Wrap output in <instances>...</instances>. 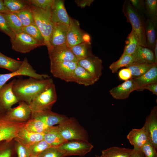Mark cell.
I'll return each mask as SVG.
<instances>
[{
    "label": "cell",
    "mask_w": 157,
    "mask_h": 157,
    "mask_svg": "<svg viewBox=\"0 0 157 157\" xmlns=\"http://www.w3.org/2000/svg\"><path fill=\"white\" fill-rule=\"evenodd\" d=\"M53 83L50 78L38 79L30 77L24 79H16L12 90L19 101H23L29 105L36 96Z\"/></svg>",
    "instance_id": "1"
},
{
    "label": "cell",
    "mask_w": 157,
    "mask_h": 157,
    "mask_svg": "<svg viewBox=\"0 0 157 157\" xmlns=\"http://www.w3.org/2000/svg\"><path fill=\"white\" fill-rule=\"evenodd\" d=\"M14 146L16 157H29L30 156L28 147L15 140Z\"/></svg>",
    "instance_id": "46"
},
{
    "label": "cell",
    "mask_w": 157,
    "mask_h": 157,
    "mask_svg": "<svg viewBox=\"0 0 157 157\" xmlns=\"http://www.w3.org/2000/svg\"><path fill=\"white\" fill-rule=\"evenodd\" d=\"M57 99L55 86L53 83L36 96L29 106L32 112L51 110Z\"/></svg>",
    "instance_id": "5"
},
{
    "label": "cell",
    "mask_w": 157,
    "mask_h": 157,
    "mask_svg": "<svg viewBox=\"0 0 157 157\" xmlns=\"http://www.w3.org/2000/svg\"><path fill=\"white\" fill-rule=\"evenodd\" d=\"M83 39L84 42H90V37L89 35L87 34H84L83 35Z\"/></svg>",
    "instance_id": "53"
},
{
    "label": "cell",
    "mask_w": 157,
    "mask_h": 157,
    "mask_svg": "<svg viewBox=\"0 0 157 157\" xmlns=\"http://www.w3.org/2000/svg\"><path fill=\"white\" fill-rule=\"evenodd\" d=\"M35 24L40 30L48 50L51 48L50 39L54 23L52 19L51 8L43 10L30 5Z\"/></svg>",
    "instance_id": "2"
},
{
    "label": "cell",
    "mask_w": 157,
    "mask_h": 157,
    "mask_svg": "<svg viewBox=\"0 0 157 157\" xmlns=\"http://www.w3.org/2000/svg\"><path fill=\"white\" fill-rule=\"evenodd\" d=\"M50 62V72L53 76L68 82L73 81L74 70L78 62L73 61Z\"/></svg>",
    "instance_id": "9"
},
{
    "label": "cell",
    "mask_w": 157,
    "mask_h": 157,
    "mask_svg": "<svg viewBox=\"0 0 157 157\" xmlns=\"http://www.w3.org/2000/svg\"><path fill=\"white\" fill-rule=\"evenodd\" d=\"M10 40L12 48L15 51L24 53L29 52L37 47L45 46L44 44L24 32L16 34L15 38Z\"/></svg>",
    "instance_id": "6"
},
{
    "label": "cell",
    "mask_w": 157,
    "mask_h": 157,
    "mask_svg": "<svg viewBox=\"0 0 157 157\" xmlns=\"http://www.w3.org/2000/svg\"><path fill=\"white\" fill-rule=\"evenodd\" d=\"M0 31L8 36L10 40L14 39L16 34L10 29L3 14L0 13Z\"/></svg>",
    "instance_id": "43"
},
{
    "label": "cell",
    "mask_w": 157,
    "mask_h": 157,
    "mask_svg": "<svg viewBox=\"0 0 157 157\" xmlns=\"http://www.w3.org/2000/svg\"><path fill=\"white\" fill-rule=\"evenodd\" d=\"M31 5L43 10H47L51 8L54 0H28Z\"/></svg>",
    "instance_id": "44"
},
{
    "label": "cell",
    "mask_w": 157,
    "mask_h": 157,
    "mask_svg": "<svg viewBox=\"0 0 157 157\" xmlns=\"http://www.w3.org/2000/svg\"><path fill=\"white\" fill-rule=\"evenodd\" d=\"M39 157H64L57 148L50 147L45 149L38 156Z\"/></svg>",
    "instance_id": "45"
},
{
    "label": "cell",
    "mask_w": 157,
    "mask_h": 157,
    "mask_svg": "<svg viewBox=\"0 0 157 157\" xmlns=\"http://www.w3.org/2000/svg\"><path fill=\"white\" fill-rule=\"evenodd\" d=\"M43 139L51 147L56 148L67 141L62 137L58 130L57 126L50 127L44 133Z\"/></svg>",
    "instance_id": "25"
},
{
    "label": "cell",
    "mask_w": 157,
    "mask_h": 157,
    "mask_svg": "<svg viewBox=\"0 0 157 157\" xmlns=\"http://www.w3.org/2000/svg\"><path fill=\"white\" fill-rule=\"evenodd\" d=\"M50 147L43 139L30 146L28 148L30 156H38L43 151Z\"/></svg>",
    "instance_id": "41"
},
{
    "label": "cell",
    "mask_w": 157,
    "mask_h": 157,
    "mask_svg": "<svg viewBox=\"0 0 157 157\" xmlns=\"http://www.w3.org/2000/svg\"><path fill=\"white\" fill-rule=\"evenodd\" d=\"M126 137L130 144L134 148L139 149L150 140L148 134L143 126L140 129H132Z\"/></svg>",
    "instance_id": "21"
},
{
    "label": "cell",
    "mask_w": 157,
    "mask_h": 157,
    "mask_svg": "<svg viewBox=\"0 0 157 157\" xmlns=\"http://www.w3.org/2000/svg\"><path fill=\"white\" fill-rule=\"evenodd\" d=\"M24 127L28 131L44 133L51 126H48L40 120L31 118L26 122Z\"/></svg>",
    "instance_id": "30"
},
{
    "label": "cell",
    "mask_w": 157,
    "mask_h": 157,
    "mask_svg": "<svg viewBox=\"0 0 157 157\" xmlns=\"http://www.w3.org/2000/svg\"><path fill=\"white\" fill-rule=\"evenodd\" d=\"M156 23L147 19L145 23V35L147 47L153 51L156 42Z\"/></svg>",
    "instance_id": "27"
},
{
    "label": "cell",
    "mask_w": 157,
    "mask_h": 157,
    "mask_svg": "<svg viewBox=\"0 0 157 157\" xmlns=\"http://www.w3.org/2000/svg\"><path fill=\"white\" fill-rule=\"evenodd\" d=\"M98 79L78 64L73 77V81L79 84L88 86L95 83Z\"/></svg>",
    "instance_id": "24"
},
{
    "label": "cell",
    "mask_w": 157,
    "mask_h": 157,
    "mask_svg": "<svg viewBox=\"0 0 157 157\" xmlns=\"http://www.w3.org/2000/svg\"><path fill=\"white\" fill-rule=\"evenodd\" d=\"M145 13L149 19L157 23V0H146L144 1Z\"/></svg>",
    "instance_id": "39"
},
{
    "label": "cell",
    "mask_w": 157,
    "mask_h": 157,
    "mask_svg": "<svg viewBox=\"0 0 157 157\" xmlns=\"http://www.w3.org/2000/svg\"><path fill=\"white\" fill-rule=\"evenodd\" d=\"M15 78L6 83L0 88V113H4L12 108L14 104L19 102L12 90Z\"/></svg>",
    "instance_id": "11"
},
{
    "label": "cell",
    "mask_w": 157,
    "mask_h": 157,
    "mask_svg": "<svg viewBox=\"0 0 157 157\" xmlns=\"http://www.w3.org/2000/svg\"><path fill=\"white\" fill-rule=\"evenodd\" d=\"M68 118L64 115L56 113L51 110L32 112L31 117V118L41 121L49 126L58 125Z\"/></svg>",
    "instance_id": "13"
},
{
    "label": "cell",
    "mask_w": 157,
    "mask_h": 157,
    "mask_svg": "<svg viewBox=\"0 0 157 157\" xmlns=\"http://www.w3.org/2000/svg\"><path fill=\"white\" fill-rule=\"evenodd\" d=\"M11 13L5 6L4 0H0V13L7 14Z\"/></svg>",
    "instance_id": "52"
},
{
    "label": "cell",
    "mask_w": 157,
    "mask_h": 157,
    "mask_svg": "<svg viewBox=\"0 0 157 157\" xmlns=\"http://www.w3.org/2000/svg\"><path fill=\"white\" fill-rule=\"evenodd\" d=\"M68 27L65 25L54 23L50 39L51 48L66 44Z\"/></svg>",
    "instance_id": "22"
},
{
    "label": "cell",
    "mask_w": 157,
    "mask_h": 157,
    "mask_svg": "<svg viewBox=\"0 0 157 157\" xmlns=\"http://www.w3.org/2000/svg\"><path fill=\"white\" fill-rule=\"evenodd\" d=\"M84 34L80 28L78 22L71 18L67 32L66 45L70 48L76 45L84 42L83 39Z\"/></svg>",
    "instance_id": "17"
},
{
    "label": "cell",
    "mask_w": 157,
    "mask_h": 157,
    "mask_svg": "<svg viewBox=\"0 0 157 157\" xmlns=\"http://www.w3.org/2000/svg\"><path fill=\"white\" fill-rule=\"evenodd\" d=\"M122 11L127 22L131 24L132 29L135 32L138 40L139 45L147 47L145 35V23L142 16L133 7L130 1L128 0L124 1Z\"/></svg>",
    "instance_id": "4"
},
{
    "label": "cell",
    "mask_w": 157,
    "mask_h": 157,
    "mask_svg": "<svg viewBox=\"0 0 157 157\" xmlns=\"http://www.w3.org/2000/svg\"><path fill=\"white\" fill-rule=\"evenodd\" d=\"M78 64L98 80L102 74V61L93 55L79 60Z\"/></svg>",
    "instance_id": "15"
},
{
    "label": "cell",
    "mask_w": 157,
    "mask_h": 157,
    "mask_svg": "<svg viewBox=\"0 0 157 157\" xmlns=\"http://www.w3.org/2000/svg\"><path fill=\"white\" fill-rule=\"evenodd\" d=\"M95 157H101V156H99L97 155H96Z\"/></svg>",
    "instance_id": "56"
},
{
    "label": "cell",
    "mask_w": 157,
    "mask_h": 157,
    "mask_svg": "<svg viewBox=\"0 0 157 157\" xmlns=\"http://www.w3.org/2000/svg\"><path fill=\"white\" fill-rule=\"evenodd\" d=\"M153 51L156 60L157 61V41L154 47Z\"/></svg>",
    "instance_id": "54"
},
{
    "label": "cell",
    "mask_w": 157,
    "mask_h": 157,
    "mask_svg": "<svg viewBox=\"0 0 157 157\" xmlns=\"http://www.w3.org/2000/svg\"><path fill=\"white\" fill-rule=\"evenodd\" d=\"M51 10L52 19L54 23L69 26L71 17L66 11L62 0H54Z\"/></svg>",
    "instance_id": "18"
},
{
    "label": "cell",
    "mask_w": 157,
    "mask_h": 157,
    "mask_svg": "<svg viewBox=\"0 0 157 157\" xmlns=\"http://www.w3.org/2000/svg\"><path fill=\"white\" fill-rule=\"evenodd\" d=\"M4 2L6 7L11 13L20 11L30 6L27 0H4Z\"/></svg>",
    "instance_id": "35"
},
{
    "label": "cell",
    "mask_w": 157,
    "mask_h": 157,
    "mask_svg": "<svg viewBox=\"0 0 157 157\" xmlns=\"http://www.w3.org/2000/svg\"><path fill=\"white\" fill-rule=\"evenodd\" d=\"M134 62V59L132 55H126L120 57L118 60L112 63L109 66V68L113 73H115L120 68L127 67Z\"/></svg>",
    "instance_id": "37"
},
{
    "label": "cell",
    "mask_w": 157,
    "mask_h": 157,
    "mask_svg": "<svg viewBox=\"0 0 157 157\" xmlns=\"http://www.w3.org/2000/svg\"><path fill=\"white\" fill-rule=\"evenodd\" d=\"M70 49L78 61L93 55L91 49L90 43L83 42Z\"/></svg>",
    "instance_id": "28"
},
{
    "label": "cell",
    "mask_w": 157,
    "mask_h": 157,
    "mask_svg": "<svg viewBox=\"0 0 157 157\" xmlns=\"http://www.w3.org/2000/svg\"><path fill=\"white\" fill-rule=\"evenodd\" d=\"M93 147L89 141L70 140L57 148L65 157L72 156H84L91 151Z\"/></svg>",
    "instance_id": "8"
},
{
    "label": "cell",
    "mask_w": 157,
    "mask_h": 157,
    "mask_svg": "<svg viewBox=\"0 0 157 157\" xmlns=\"http://www.w3.org/2000/svg\"><path fill=\"white\" fill-rule=\"evenodd\" d=\"M60 135L65 140H80L88 142L87 131L74 117L68 118L57 125Z\"/></svg>",
    "instance_id": "3"
},
{
    "label": "cell",
    "mask_w": 157,
    "mask_h": 157,
    "mask_svg": "<svg viewBox=\"0 0 157 157\" xmlns=\"http://www.w3.org/2000/svg\"><path fill=\"white\" fill-rule=\"evenodd\" d=\"M29 157H39L38 156H30Z\"/></svg>",
    "instance_id": "55"
},
{
    "label": "cell",
    "mask_w": 157,
    "mask_h": 157,
    "mask_svg": "<svg viewBox=\"0 0 157 157\" xmlns=\"http://www.w3.org/2000/svg\"><path fill=\"white\" fill-rule=\"evenodd\" d=\"M93 0H76L75 1L78 6L81 7H84L86 6H89L92 3Z\"/></svg>",
    "instance_id": "50"
},
{
    "label": "cell",
    "mask_w": 157,
    "mask_h": 157,
    "mask_svg": "<svg viewBox=\"0 0 157 157\" xmlns=\"http://www.w3.org/2000/svg\"><path fill=\"white\" fill-rule=\"evenodd\" d=\"M130 3L135 9L142 16L145 13L144 1L140 0H130Z\"/></svg>",
    "instance_id": "47"
},
{
    "label": "cell",
    "mask_w": 157,
    "mask_h": 157,
    "mask_svg": "<svg viewBox=\"0 0 157 157\" xmlns=\"http://www.w3.org/2000/svg\"><path fill=\"white\" fill-rule=\"evenodd\" d=\"M156 150L150 140L145 144L140 149L144 157H157Z\"/></svg>",
    "instance_id": "42"
},
{
    "label": "cell",
    "mask_w": 157,
    "mask_h": 157,
    "mask_svg": "<svg viewBox=\"0 0 157 157\" xmlns=\"http://www.w3.org/2000/svg\"><path fill=\"white\" fill-rule=\"evenodd\" d=\"M130 157H144V156L140 149L134 147Z\"/></svg>",
    "instance_id": "51"
},
{
    "label": "cell",
    "mask_w": 157,
    "mask_h": 157,
    "mask_svg": "<svg viewBox=\"0 0 157 157\" xmlns=\"http://www.w3.org/2000/svg\"><path fill=\"white\" fill-rule=\"evenodd\" d=\"M22 61L16 60L7 56L0 52V68L7 69L12 72L18 70Z\"/></svg>",
    "instance_id": "32"
},
{
    "label": "cell",
    "mask_w": 157,
    "mask_h": 157,
    "mask_svg": "<svg viewBox=\"0 0 157 157\" xmlns=\"http://www.w3.org/2000/svg\"><path fill=\"white\" fill-rule=\"evenodd\" d=\"M3 14L9 28L14 33L17 34L23 32L22 24L16 15L11 13Z\"/></svg>",
    "instance_id": "33"
},
{
    "label": "cell",
    "mask_w": 157,
    "mask_h": 157,
    "mask_svg": "<svg viewBox=\"0 0 157 157\" xmlns=\"http://www.w3.org/2000/svg\"><path fill=\"white\" fill-rule=\"evenodd\" d=\"M143 126L149 135L150 140L157 149V106L151 110L145 119Z\"/></svg>",
    "instance_id": "19"
},
{
    "label": "cell",
    "mask_w": 157,
    "mask_h": 157,
    "mask_svg": "<svg viewBox=\"0 0 157 157\" xmlns=\"http://www.w3.org/2000/svg\"><path fill=\"white\" fill-rule=\"evenodd\" d=\"M22 31L34 39L44 44L42 33L35 24L23 27Z\"/></svg>",
    "instance_id": "40"
},
{
    "label": "cell",
    "mask_w": 157,
    "mask_h": 157,
    "mask_svg": "<svg viewBox=\"0 0 157 157\" xmlns=\"http://www.w3.org/2000/svg\"><path fill=\"white\" fill-rule=\"evenodd\" d=\"M118 76L121 79L126 81L131 78L132 75L130 70L126 67L119 71Z\"/></svg>",
    "instance_id": "48"
},
{
    "label": "cell",
    "mask_w": 157,
    "mask_h": 157,
    "mask_svg": "<svg viewBox=\"0 0 157 157\" xmlns=\"http://www.w3.org/2000/svg\"><path fill=\"white\" fill-rule=\"evenodd\" d=\"M133 79L138 85L139 90L146 85L157 82V64L142 75Z\"/></svg>",
    "instance_id": "26"
},
{
    "label": "cell",
    "mask_w": 157,
    "mask_h": 157,
    "mask_svg": "<svg viewBox=\"0 0 157 157\" xmlns=\"http://www.w3.org/2000/svg\"><path fill=\"white\" fill-rule=\"evenodd\" d=\"M13 13L18 17L23 27L35 24L30 6L29 8L22 10Z\"/></svg>",
    "instance_id": "38"
},
{
    "label": "cell",
    "mask_w": 157,
    "mask_h": 157,
    "mask_svg": "<svg viewBox=\"0 0 157 157\" xmlns=\"http://www.w3.org/2000/svg\"><path fill=\"white\" fill-rule=\"evenodd\" d=\"M139 89V87L137 83L131 78L113 88L110 90L109 92L115 99L124 100L128 98L133 91Z\"/></svg>",
    "instance_id": "14"
},
{
    "label": "cell",
    "mask_w": 157,
    "mask_h": 157,
    "mask_svg": "<svg viewBox=\"0 0 157 157\" xmlns=\"http://www.w3.org/2000/svg\"><path fill=\"white\" fill-rule=\"evenodd\" d=\"M0 157H16L14 139L0 141Z\"/></svg>",
    "instance_id": "34"
},
{
    "label": "cell",
    "mask_w": 157,
    "mask_h": 157,
    "mask_svg": "<svg viewBox=\"0 0 157 157\" xmlns=\"http://www.w3.org/2000/svg\"><path fill=\"white\" fill-rule=\"evenodd\" d=\"M155 64L157 63H134L126 67L130 70L133 79L142 75Z\"/></svg>",
    "instance_id": "36"
},
{
    "label": "cell",
    "mask_w": 157,
    "mask_h": 157,
    "mask_svg": "<svg viewBox=\"0 0 157 157\" xmlns=\"http://www.w3.org/2000/svg\"><path fill=\"white\" fill-rule=\"evenodd\" d=\"M24 125L19 130L17 136L14 139L15 141L28 147L43 139L44 133L28 131L25 128Z\"/></svg>",
    "instance_id": "20"
},
{
    "label": "cell",
    "mask_w": 157,
    "mask_h": 157,
    "mask_svg": "<svg viewBox=\"0 0 157 157\" xmlns=\"http://www.w3.org/2000/svg\"><path fill=\"white\" fill-rule=\"evenodd\" d=\"M144 89L148 90L151 92L153 94L157 95V82L146 85L142 87L140 90Z\"/></svg>",
    "instance_id": "49"
},
{
    "label": "cell",
    "mask_w": 157,
    "mask_h": 157,
    "mask_svg": "<svg viewBox=\"0 0 157 157\" xmlns=\"http://www.w3.org/2000/svg\"><path fill=\"white\" fill-rule=\"evenodd\" d=\"M139 45L138 37L135 32L132 29L127 38L124 51L121 57L126 55H132Z\"/></svg>",
    "instance_id": "31"
},
{
    "label": "cell",
    "mask_w": 157,
    "mask_h": 157,
    "mask_svg": "<svg viewBox=\"0 0 157 157\" xmlns=\"http://www.w3.org/2000/svg\"><path fill=\"white\" fill-rule=\"evenodd\" d=\"M48 51L50 62L78 61L66 44L51 47Z\"/></svg>",
    "instance_id": "16"
},
{
    "label": "cell",
    "mask_w": 157,
    "mask_h": 157,
    "mask_svg": "<svg viewBox=\"0 0 157 157\" xmlns=\"http://www.w3.org/2000/svg\"><path fill=\"white\" fill-rule=\"evenodd\" d=\"M135 63H157L153 51L146 47L139 45L132 55Z\"/></svg>",
    "instance_id": "23"
},
{
    "label": "cell",
    "mask_w": 157,
    "mask_h": 157,
    "mask_svg": "<svg viewBox=\"0 0 157 157\" xmlns=\"http://www.w3.org/2000/svg\"><path fill=\"white\" fill-rule=\"evenodd\" d=\"M20 76H28L38 79L50 78V76L48 74L37 73L28 62L27 58L25 57L18 70L9 73L0 74V88L11 78Z\"/></svg>",
    "instance_id": "7"
},
{
    "label": "cell",
    "mask_w": 157,
    "mask_h": 157,
    "mask_svg": "<svg viewBox=\"0 0 157 157\" xmlns=\"http://www.w3.org/2000/svg\"><path fill=\"white\" fill-rule=\"evenodd\" d=\"M4 113L6 117L10 120L26 122L31 118L32 111L29 104L20 101L18 106L11 108Z\"/></svg>",
    "instance_id": "12"
},
{
    "label": "cell",
    "mask_w": 157,
    "mask_h": 157,
    "mask_svg": "<svg viewBox=\"0 0 157 157\" xmlns=\"http://www.w3.org/2000/svg\"><path fill=\"white\" fill-rule=\"evenodd\" d=\"M133 149L113 146L102 150L101 157H130Z\"/></svg>",
    "instance_id": "29"
},
{
    "label": "cell",
    "mask_w": 157,
    "mask_h": 157,
    "mask_svg": "<svg viewBox=\"0 0 157 157\" xmlns=\"http://www.w3.org/2000/svg\"><path fill=\"white\" fill-rule=\"evenodd\" d=\"M26 122L12 121L6 117L5 113H0V141L14 139Z\"/></svg>",
    "instance_id": "10"
}]
</instances>
